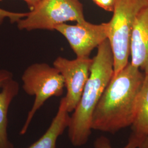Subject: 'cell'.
Masks as SVG:
<instances>
[{"label": "cell", "mask_w": 148, "mask_h": 148, "mask_svg": "<svg viewBox=\"0 0 148 148\" xmlns=\"http://www.w3.org/2000/svg\"><path fill=\"white\" fill-rule=\"evenodd\" d=\"M27 13H16L7 11L0 8V25L2 24L5 19L8 18L12 23H17L22 18L25 17Z\"/></svg>", "instance_id": "obj_13"}, {"label": "cell", "mask_w": 148, "mask_h": 148, "mask_svg": "<svg viewBox=\"0 0 148 148\" xmlns=\"http://www.w3.org/2000/svg\"><path fill=\"white\" fill-rule=\"evenodd\" d=\"M55 30L67 40L77 58H88L95 48L108 39L109 23L94 24L86 21L75 25L64 23Z\"/></svg>", "instance_id": "obj_6"}, {"label": "cell", "mask_w": 148, "mask_h": 148, "mask_svg": "<svg viewBox=\"0 0 148 148\" xmlns=\"http://www.w3.org/2000/svg\"><path fill=\"white\" fill-rule=\"evenodd\" d=\"M143 140L132 134L127 144L122 148H139ZM95 148H113L111 147L110 140L104 136H101L95 140Z\"/></svg>", "instance_id": "obj_12"}, {"label": "cell", "mask_w": 148, "mask_h": 148, "mask_svg": "<svg viewBox=\"0 0 148 148\" xmlns=\"http://www.w3.org/2000/svg\"><path fill=\"white\" fill-rule=\"evenodd\" d=\"M114 57L106 39L98 47L80 101L70 116L68 135L76 147L85 145L91 134L92 117L95 108L114 75Z\"/></svg>", "instance_id": "obj_2"}, {"label": "cell", "mask_w": 148, "mask_h": 148, "mask_svg": "<svg viewBox=\"0 0 148 148\" xmlns=\"http://www.w3.org/2000/svg\"><path fill=\"white\" fill-rule=\"evenodd\" d=\"M23 88L28 95L35 96L31 110L21 128V134L26 133L35 114L52 97L63 93L65 83L58 69L46 63H34L29 66L21 76Z\"/></svg>", "instance_id": "obj_4"}, {"label": "cell", "mask_w": 148, "mask_h": 148, "mask_svg": "<svg viewBox=\"0 0 148 148\" xmlns=\"http://www.w3.org/2000/svg\"><path fill=\"white\" fill-rule=\"evenodd\" d=\"M131 64L148 73V3L139 11L133 26L131 43Z\"/></svg>", "instance_id": "obj_8"}, {"label": "cell", "mask_w": 148, "mask_h": 148, "mask_svg": "<svg viewBox=\"0 0 148 148\" xmlns=\"http://www.w3.org/2000/svg\"><path fill=\"white\" fill-rule=\"evenodd\" d=\"M101 8L108 12H112L114 10L115 0H92Z\"/></svg>", "instance_id": "obj_14"}, {"label": "cell", "mask_w": 148, "mask_h": 148, "mask_svg": "<svg viewBox=\"0 0 148 148\" xmlns=\"http://www.w3.org/2000/svg\"><path fill=\"white\" fill-rule=\"evenodd\" d=\"M144 76L131 63L113 75L93 114L92 130L114 133L132 125Z\"/></svg>", "instance_id": "obj_1"}, {"label": "cell", "mask_w": 148, "mask_h": 148, "mask_svg": "<svg viewBox=\"0 0 148 148\" xmlns=\"http://www.w3.org/2000/svg\"><path fill=\"white\" fill-rule=\"evenodd\" d=\"M85 21L83 5L79 0H40L16 24L21 30H53L67 21Z\"/></svg>", "instance_id": "obj_5"}, {"label": "cell", "mask_w": 148, "mask_h": 148, "mask_svg": "<svg viewBox=\"0 0 148 148\" xmlns=\"http://www.w3.org/2000/svg\"><path fill=\"white\" fill-rule=\"evenodd\" d=\"M132 133L143 140L148 137V73L145 74L136 104Z\"/></svg>", "instance_id": "obj_11"}, {"label": "cell", "mask_w": 148, "mask_h": 148, "mask_svg": "<svg viewBox=\"0 0 148 148\" xmlns=\"http://www.w3.org/2000/svg\"><path fill=\"white\" fill-rule=\"evenodd\" d=\"M139 148H148V137H146L144 139Z\"/></svg>", "instance_id": "obj_16"}, {"label": "cell", "mask_w": 148, "mask_h": 148, "mask_svg": "<svg viewBox=\"0 0 148 148\" xmlns=\"http://www.w3.org/2000/svg\"><path fill=\"white\" fill-rule=\"evenodd\" d=\"M19 90V85L13 73L0 69V148H13L7 133L8 112Z\"/></svg>", "instance_id": "obj_9"}, {"label": "cell", "mask_w": 148, "mask_h": 148, "mask_svg": "<svg viewBox=\"0 0 148 148\" xmlns=\"http://www.w3.org/2000/svg\"><path fill=\"white\" fill-rule=\"evenodd\" d=\"M0 1H2V0H0Z\"/></svg>", "instance_id": "obj_17"}, {"label": "cell", "mask_w": 148, "mask_h": 148, "mask_svg": "<svg viewBox=\"0 0 148 148\" xmlns=\"http://www.w3.org/2000/svg\"><path fill=\"white\" fill-rule=\"evenodd\" d=\"M69 113L63 98L57 114L46 132L29 148H56L58 138L69 126L70 119Z\"/></svg>", "instance_id": "obj_10"}, {"label": "cell", "mask_w": 148, "mask_h": 148, "mask_svg": "<svg viewBox=\"0 0 148 148\" xmlns=\"http://www.w3.org/2000/svg\"><path fill=\"white\" fill-rule=\"evenodd\" d=\"M27 3L28 7L30 9V10H32L37 3L40 1V0H23Z\"/></svg>", "instance_id": "obj_15"}, {"label": "cell", "mask_w": 148, "mask_h": 148, "mask_svg": "<svg viewBox=\"0 0 148 148\" xmlns=\"http://www.w3.org/2000/svg\"><path fill=\"white\" fill-rule=\"evenodd\" d=\"M148 0H115L113 16L109 23L108 40L114 57V75L128 64L131 36L138 13Z\"/></svg>", "instance_id": "obj_3"}, {"label": "cell", "mask_w": 148, "mask_h": 148, "mask_svg": "<svg viewBox=\"0 0 148 148\" xmlns=\"http://www.w3.org/2000/svg\"><path fill=\"white\" fill-rule=\"evenodd\" d=\"M93 59L76 58L70 60L62 57L56 59L53 66L63 77L66 95L64 97L69 112H73L79 103L85 85L89 78Z\"/></svg>", "instance_id": "obj_7"}]
</instances>
